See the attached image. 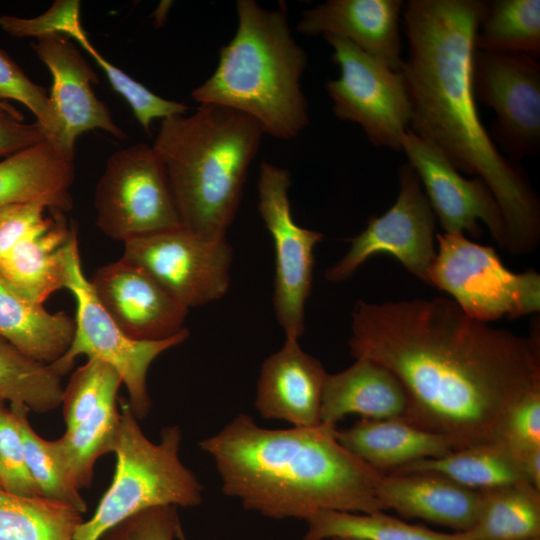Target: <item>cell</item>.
Instances as JSON below:
<instances>
[{"instance_id": "28", "label": "cell", "mask_w": 540, "mask_h": 540, "mask_svg": "<svg viewBox=\"0 0 540 540\" xmlns=\"http://www.w3.org/2000/svg\"><path fill=\"white\" fill-rule=\"evenodd\" d=\"M473 540H529L540 537V490L527 481L481 490Z\"/></svg>"}, {"instance_id": "7", "label": "cell", "mask_w": 540, "mask_h": 540, "mask_svg": "<svg viewBox=\"0 0 540 540\" xmlns=\"http://www.w3.org/2000/svg\"><path fill=\"white\" fill-rule=\"evenodd\" d=\"M65 288L76 301L75 332L65 354L51 364L62 377L75 359L86 355L112 366L128 391V403L138 420L148 416L151 398L147 373L153 361L166 350L183 343L188 329L163 340H136L126 335L97 299L89 279L83 273L75 225L63 251Z\"/></svg>"}, {"instance_id": "8", "label": "cell", "mask_w": 540, "mask_h": 540, "mask_svg": "<svg viewBox=\"0 0 540 540\" xmlns=\"http://www.w3.org/2000/svg\"><path fill=\"white\" fill-rule=\"evenodd\" d=\"M436 242L428 284L449 294L466 315L489 323L539 312L538 272L509 270L492 247L461 233L436 234Z\"/></svg>"}, {"instance_id": "21", "label": "cell", "mask_w": 540, "mask_h": 540, "mask_svg": "<svg viewBox=\"0 0 540 540\" xmlns=\"http://www.w3.org/2000/svg\"><path fill=\"white\" fill-rule=\"evenodd\" d=\"M407 404L401 382L388 368L373 360L358 358L347 369L327 374L320 421L336 426L348 415L403 420Z\"/></svg>"}, {"instance_id": "19", "label": "cell", "mask_w": 540, "mask_h": 540, "mask_svg": "<svg viewBox=\"0 0 540 540\" xmlns=\"http://www.w3.org/2000/svg\"><path fill=\"white\" fill-rule=\"evenodd\" d=\"M403 6L401 0H327L303 11L296 30L343 38L401 71Z\"/></svg>"}, {"instance_id": "10", "label": "cell", "mask_w": 540, "mask_h": 540, "mask_svg": "<svg viewBox=\"0 0 540 540\" xmlns=\"http://www.w3.org/2000/svg\"><path fill=\"white\" fill-rule=\"evenodd\" d=\"M339 66L326 83L335 116L358 124L376 147L402 150L410 125L411 104L402 71H396L348 40L323 36Z\"/></svg>"}, {"instance_id": "24", "label": "cell", "mask_w": 540, "mask_h": 540, "mask_svg": "<svg viewBox=\"0 0 540 540\" xmlns=\"http://www.w3.org/2000/svg\"><path fill=\"white\" fill-rule=\"evenodd\" d=\"M339 442L380 473H392L423 459L451 453L443 436L421 430L400 419H362L337 430Z\"/></svg>"}, {"instance_id": "15", "label": "cell", "mask_w": 540, "mask_h": 540, "mask_svg": "<svg viewBox=\"0 0 540 540\" xmlns=\"http://www.w3.org/2000/svg\"><path fill=\"white\" fill-rule=\"evenodd\" d=\"M402 150L423 184L444 233H467L478 238V221H482L499 246L507 249L500 206L482 178L463 177L439 149L409 128L402 139Z\"/></svg>"}, {"instance_id": "11", "label": "cell", "mask_w": 540, "mask_h": 540, "mask_svg": "<svg viewBox=\"0 0 540 540\" xmlns=\"http://www.w3.org/2000/svg\"><path fill=\"white\" fill-rule=\"evenodd\" d=\"M290 172L269 162L260 165L258 210L275 250L273 306L286 338L305 331V304L313 279L314 248L323 234L299 226L292 217Z\"/></svg>"}, {"instance_id": "12", "label": "cell", "mask_w": 540, "mask_h": 540, "mask_svg": "<svg viewBox=\"0 0 540 540\" xmlns=\"http://www.w3.org/2000/svg\"><path fill=\"white\" fill-rule=\"evenodd\" d=\"M399 192L394 204L372 217L354 238L346 254L326 269L325 279L339 283L350 278L369 258L388 254L423 282L436 256V216L410 163L399 168Z\"/></svg>"}, {"instance_id": "3", "label": "cell", "mask_w": 540, "mask_h": 540, "mask_svg": "<svg viewBox=\"0 0 540 540\" xmlns=\"http://www.w3.org/2000/svg\"><path fill=\"white\" fill-rule=\"evenodd\" d=\"M337 430L324 423L269 429L241 413L199 447L212 458L223 493L265 517L386 511L382 473L346 449Z\"/></svg>"}, {"instance_id": "6", "label": "cell", "mask_w": 540, "mask_h": 540, "mask_svg": "<svg viewBox=\"0 0 540 540\" xmlns=\"http://www.w3.org/2000/svg\"><path fill=\"white\" fill-rule=\"evenodd\" d=\"M119 403L112 482L93 515L78 527L75 540H99L115 525L150 508L196 507L203 499V485L179 457L180 427L163 428L160 442L154 443L143 433L128 401Z\"/></svg>"}, {"instance_id": "16", "label": "cell", "mask_w": 540, "mask_h": 540, "mask_svg": "<svg viewBox=\"0 0 540 540\" xmlns=\"http://www.w3.org/2000/svg\"><path fill=\"white\" fill-rule=\"evenodd\" d=\"M92 289L116 324L136 340H163L183 327L188 308L140 266L121 259L98 268Z\"/></svg>"}, {"instance_id": "38", "label": "cell", "mask_w": 540, "mask_h": 540, "mask_svg": "<svg viewBox=\"0 0 540 540\" xmlns=\"http://www.w3.org/2000/svg\"><path fill=\"white\" fill-rule=\"evenodd\" d=\"M80 1L57 0L51 7L34 18L0 15V28L13 37L63 35L73 38L84 29L80 19Z\"/></svg>"}, {"instance_id": "2", "label": "cell", "mask_w": 540, "mask_h": 540, "mask_svg": "<svg viewBox=\"0 0 540 540\" xmlns=\"http://www.w3.org/2000/svg\"><path fill=\"white\" fill-rule=\"evenodd\" d=\"M486 1L409 0L403 6L408 56L403 73L409 129L458 170L482 178L498 202L511 254L540 239V202L525 173L504 156L481 122L473 90L475 37Z\"/></svg>"}, {"instance_id": "32", "label": "cell", "mask_w": 540, "mask_h": 540, "mask_svg": "<svg viewBox=\"0 0 540 540\" xmlns=\"http://www.w3.org/2000/svg\"><path fill=\"white\" fill-rule=\"evenodd\" d=\"M475 49L540 55V1H486Z\"/></svg>"}, {"instance_id": "13", "label": "cell", "mask_w": 540, "mask_h": 540, "mask_svg": "<svg viewBox=\"0 0 540 540\" xmlns=\"http://www.w3.org/2000/svg\"><path fill=\"white\" fill-rule=\"evenodd\" d=\"M122 258L188 309L220 299L230 286L233 250L226 238L206 239L183 226L125 241Z\"/></svg>"}, {"instance_id": "39", "label": "cell", "mask_w": 540, "mask_h": 540, "mask_svg": "<svg viewBox=\"0 0 540 540\" xmlns=\"http://www.w3.org/2000/svg\"><path fill=\"white\" fill-rule=\"evenodd\" d=\"M520 460L540 450V386L524 395L510 410L500 437Z\"/></svg>"}, {"instance_id": "41", "label": "cell", "mask_w": 540, "mask_h": 540, "mask_svg": "<svg viewBox=\"0 0 540 540\" xmlns=\"http://www.w3.org/2000/svg\"><path fill=\"white\" fill-rule=\"evenodd\" d=\"M46 209L51 208L42 201L14 203L0 208V259L44 223Z\"/></svg>"}, {"instance_id": "18", "label": "cell", "mask_w": 540, "mask_h": 540, "mask_svg": "<svg viewBox=\"0 0 540 540\" xmlns=\"http://www.w3.org/2000/svg\"><path fill=\"white\" fill-rule=\"evenodd\" d=\"M327 374L317 358L301 349L298 339L286 338L281 349L262 363L255 408L262 418L293 427L318 425Z\"/></svg>"}, {"instance_id": "27", "label": "cell", "mask_w": 540, "mask_h": 540, "mask_svg": "<svg viewBox=\"0 0 540 540\" xmlns=\"http://www.w3.org/2000/svg\"><path fill=\"white\" fill-rule=\"evenodd\" d=\"M415 471L438 473L477 491L527 481L520 460L500 440L419 460L392 473Z\"/></svg>"}, {"instance_id": "35", "label": "cell", "mask_w": 540, "mask_h": 540, "mask_svg": "<svg viewBox=\"0 0 540 540\" xmlns=\"http://www.w3.org/2000/svg\"><path fill=\"white\" fill-rule=\"evenodd\" d=\"M122 383L119 373L109 364L90 358L70 377L63 390V417L66 430L85 420L112 391H118Z\"/></svg>"}, {"instance_id": "30", "label": "cell", "mask_w": 540, "mask_h": 540, "mask_svg": "<svg viewBox=\"0 0 540 540\" xmlns=\"http://www.w3.org/2000/svg\"><path fill=\"white\" fill-rule=\"evenodd\" d=\"M83 521L67 503L0 490V540H75Z\"/></svg>"}, {"instance_id": "1", "label": "cell", "mask_w": 540, "mask_h": 540, "mask_svg": "<svg viewBox=\"0 0 540 540\" xmlns=\"http://www.w3.org/2000/svg\"><path fill=\"white\" fill-rule=\"evenodd\" d=\"M351 355L388 368L407 396L403 421L453 450L499 441L512 407L540 386V331L528 336L466 315L445 297L356 302Z\"/></svg>"}, {"instance_id": "40", "label": "cell", "mask_w": 540, "mask_h": 540, "mask_svg": "<svg viewBox=\"0 0 540 540\" xmlns=\"http://www.w3.org/2000/svg\"><path fill=\"white\" fill-rule=\"evenodd\" d=\"M181 527L176 506H159L123 520L99 540H177Z\"/></svg>"}, {"instance_id": "33", "label": "cell", "mask_w": 540, "mask_h": 540, "mask_svg": "<svg viewBox=\"0 0 540 540\" xmlns=\"http://www.w3.org/2000/svg\"><path fill=\"white\" fill-rule=\"evenodd\" d=\"M74 40L101 68L112 88L128 103L135 118L147 134L150 135L153 120L158 118L163 120L174 115L186 114L189 110V107L184 103L171 101L156 95L143 84L113 65L93 46L86 32H83Z\"/></svg>"}, {"instance_id": "45", "label": "cell", "mask_w": 540, "mask_h": 540, "mask_svg": "<svg viewBox=\"0 0 540 540\" xmlns=\"http://www.w3.org/2000/svg\"><path fill=\"white\" fill-rule=\"evenodd\" d=\"M5 402H6V401L0 396V406H2L3 404H5ZM0 490H1V488H0Z\"/></svg>"}, {"instance_id": "22", "label": "cell", "mask_w": 540, "mask_h": 540, "mask_svg": "<svg viewBox=\"0 0 540 540\" xmlns=\"http://www.w3.org/2000/svg\"><path fill=\"white\" fill-rule=\"evenodd\" d=\"M20 240L0 259V279L21 297L44 304L55 291L65 288L64 247L75 227L62 211Z\"/></svg>"}, {"instance_id": "47", "label": "cell", "mask_w": 540, "mask_h": 540, "mask_svg": "<svg viewBox=\"0 0 540 540\" xmlns=\"http://www.w3.org/2000/svg\"><path fill=\"white\" fill-rule=\"evenodd\" d=\"M9 106H11V105L9 104V105H7V106H4V107H0V108H7V107H9Z\"/></svg>"}, {"instance_id": "46", "label": "cell", "mask_w": 540, "mask_h": 540, "mask_svg": "<svg viewBox=\"0 0 540 540\" xmlns=\"http://www.w3.org/2000/svg\"><path fill=\"white\" fill-rule=\"evenodd\" d=\"M529 540H540V537H539V538H533V539H529Z\"/></svg>"}, {"instance_id": "20", "label": "cell", "mask_w": 540, "mask_h": 540, "mask_svg": "<svg viewBox=\"0 0 540 540\" xmlns=\"http://www.w3.org/2000/svg\"><path fill=\"white\" fill-rule=\"evenodd\" d=\"M379 498L386 511L468 532L476 519L480 492L434 472L382 473Z\"/></svg>"}, {"instance_id": "43", "label": "cell", "mask_w": 540, "mask_h": 540, "mask_svg": "<svg viewBox=\"0 0 540 540\" xmlns=\"http://www.w3.org/2000/svg\"><path fill=\"white\" fill-rule=\"evenodd\" d=\"M177 540H188L185 536V533L182 529V527L178 531Z\"/></svg>"}, {"instance_id": "25", "label": "cell", "mask_w": 540, "mask_h": 540, "mask_svg": "<svg viewBox=\"0 0 540 540\" xmlns=\"http://www.w3.org/2000/svg\"><path fill=\"white\" fill-rule=\"evenodd\" d=\"M75 319L65 312L50 313L0 279V337L28 357L51 365L68 350Z\"/></svg>"}, {"instance_id": "26", "label": "cell", "mask_w": 540, "mask_h": 540, "mask_svg": "<svg viewBox=\"0 0 540 540\" xmlns=\"http://www.w3.org/2000/svg\"><path fill=\"white\" fill-rule=\"evenodd\" d=\"M117 393L107 394L85 420L60 438L49 440L64 478L79 491L91 485L98 458L114 451L120 426Z\"/></svg>"}, {"instance_id": "29", "label": "cell", "mask_w": 540, "mask_h": 540, "mask_svg": "<svg viewBox=\"0 0 540 540\" xmlns=\"http://www.w3.org/2000/svg\"><path fill=\"white\" fill-rule=\"evenodd\" d=\"M302 540L353 538L358 540H473L466 532L444 533L410 524L385 511L352 513L322 511L309 516Z\"/></svg>"}, {"instance_id": "37", "label": "cell", "mask_w": 540, "mask_h": 540, "mask_svg": "<svg viewBox=\"0 0 540 540\" xmlns=\"http://www.w3.org/2000/svg\"><path fill=\"white\" fill-rule=\"evenodd\" d=\"M0 488L19 496H41L26 465L19 410L0 406Z\"/></svg>"}, {"instance_id": "31", "label": "cell", "mask_w": 540, "mask_h": 540, "mask_svg": "<svg viewBox=\"0 0 540 540\" xmlns=\"http://www.w3.org/2000/svg\"><path fill=\"white\" fill-rule=\"evenodd\" d=\"M61 376L0 337V396L10 407L47 413L62 403Z\"/></svg>"}, {"instance_id": "42", "label": "cell", "mask_w": 540, "mask_h": 540, "mask_svg": "<svg viewBox=\"0 0 540 540\" xmlns=\"http://www.w3.org/2000/svg\"><path fill=\"white\" fill-rule=\"evenodd\" d=\"M13 106L0 108V156L12 155L47 139L37 123L25 124Z\"/></svg>"}, {"instance_id": "5", "label": "cell", "mask_w": 540, "mask_h": 540, "mask_svg": "<svg viewBox=\"0 0 540 540\" xmlns=\"http://www.w3.org/2000/svg\"><path fill=\"white\" fill-rule=\"evenodd\" d=\"M236 14V32L221 47L215 71L191 95L200 105L250 116L276 139H294L309 123L300 84L307 54L293 37L284 8L238 0Z\"/></svg>"}, {"instance_id": "23", "label": "cell", "mask_w": 540, "mask_h": 540, "mask_svg": "<svg viewBox=\"0 0 540 540\" xmlns=\"http://www.w3.org/2000/svg\"><path fill=\"white\" fill-rule=\"evenodd\" d=\"M73 159L56 142L46 139L0 161V208L42 201L51 209L70 210Z\"/></svg>"}, {"instance_id": "36", "label": "cell", "mask_w": 540, "mask_h": 540, "mask_svg": "<svg viewBox=\"0 0 540 540\" xmlns=\"http://www.w3.org/2000/svg\"><path fill=\"white\" fill-rule=\"evenodd\" d=\"M5 100H15L26 106L45 130L47 139L56 142L60 125L46 90L32 82L22 69L0 50V107L8 105Z\"/></svg>"}, {"instance_id": "34", "label": "cell", "mask_w": 540, "mask_h": 540, "mask_svg": "<svg viewBox=\"0 0 540 540\" xmlns=\"http://www.w3.org/2000/svg\"><path fill=\"white\" fill-rule=\"evenodd\" d=\"M27 414L28 412L19 410L20 431L26 465L40 495L67 503L83 514L87 510V504L80 491L66 481L51 453L49 440L34 431Z\"/></svg>"}, {"instance_id": "44", "label": "cell", "mask_w": 540, "mask_h": 540, "mask_svg": "<svg viewBox=\"0 0 540 540\" xmlns=\"http://www.w3.org/2000/svg\"><path fill=\"white\" fill-rule=\"evenodd\" d=\"M327 540H358V539L336 537V538H331V539H327Z\"/></svg>"}, {"instance_id": "14", "label": "cell", "mask_w": 540, "mask_h": 540, "mask_svg": "<svg viewBox=\"0 0 540 540\" xmlns=\"http://www.w3.org/2000/svg\"><path fill=\"white\" fill-rule=\"evenodd\" d=\"M475 99L496 119L491 139L511 161L536 155L540 148V64L514 52L474 51Z\"/></svg>"}, {"instance_id": "4", "label": "cell", "mask_w": 540, "mask_h": 540, "mask_svg": "<svg viewBox=\"0 0 540 540\" xmlns=\"http://www.w3.org/2000/svg\"><path fill=\"white\" fill-rule=\"evenodd\" d=\"M264 134L250 116L218 105L162 120L152 146L183 227L206 239L226 238Z\"/></svg>"}, {"instance_id": "17", "label": "cell", "mask_w": 540, "mask_h": 540, "mask_svg": "<svg viewBox=\"0 0 540 540\" xmlns=\"http://www.w3.org/2000/svg\"><path fill=\"white\" fill-rule=\"evenodd\" d=\"M32 47L52 76L49 98L60 125L56 143L66 154L74 157L77 137L89 130L101 129L118 139L126 138L107 106L94 94L97 73L68 37L44 36Z\"/></svg>"}, {"instance_id": "9", "label": "cell", "mask_w": 540, "mask_h": 540, "mask_svg": "<svg viewBox=\"0 0 540 540\" xmlns=\"http://www.w3.org/2000/svg\"><path fill=\"white\" fill-rule=\"evenodd\" d=\"M96 225L122 241L182 226L165 167L146 143L110 155L95 189Z\"/></svg>"}]
</instances>
